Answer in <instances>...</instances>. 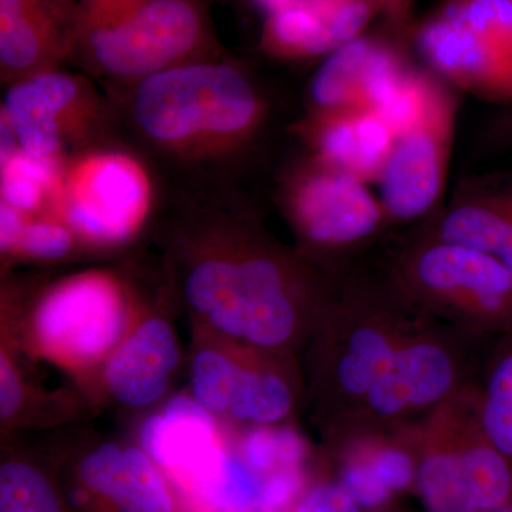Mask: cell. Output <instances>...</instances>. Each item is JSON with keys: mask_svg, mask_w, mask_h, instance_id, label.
I'll return each mask as SVG.
<instances>
[{"mask_svg": "<svg viewBox=\"0 0 512 512\" xmlns=\"http://www.w3.org/2000/svg\"><path fill=\"white\" fill-rule=\"evenodd\" d=\"M376 473L393 491L406 490L417 477V467L412 457L399 448L384 447L367 454Z\"/></svg>", "mask_w": 512, "mask_h": 512, "instance_id": "cell-31", "label": "cell"}, {"mask_svg": "<svg viewBox=\"0 0 512 512\" xmlns=\"http://www.w3.org/2000/svg\"><path fill=\"white\" fill-rule=\"evenodd\" d=\"M141 444L148 456L173 471L188 490L201 483L225 454L215 439L210 413L185 397H177L163 414L144 424Z\"/></svg>", "mask_w": 512, "mask_h": 512, "instance_id": "cell-12", "label": "cell"}, {"mask_svg": "<svg viewBox=\"0 0 512 512\" xmlns=\"http://www.w3.org/2000/svg\"><path fill=\"white\" fill-rule=\"evenodd\" d=\"M237 365L217 350H201L192 360L194 400L208 413H228L229 392Z\"/></svg>", "mask_w": 512, "mask_h": 512, "instance_id": "cell-26", "label": "cell"}, {"mask_svg": "<svg viewBox=\"0 0 512 512\" xmlns=\"http://www.w3.org/2000/svg\"><path fill=\"white\" fill-rule=\"evenodd\" d=\"M259 2H261V5H262V6H265V5H266V2H268V0H259Z\"/></svg>", "mask_w": 512, "mask_h": 512, "instance_id": "cell-39", "label": "cell"}, {"mask_svg": "<svg viewBox=\"0 0 512 512\" xmlns=\"http://www.w3.org/2000/svg\"><path fill=\"white\" fill-rule=\"evenodd\" d=\"M295 512H360L342 484H323L303 498Z\"/></svg>", "mask_w": 512, "mask_h": 512, "instance_id": "cell-33", "label": "cell"}, {"mask_svg": "<svg viewBox=\"0 0 512 512\" xmlns=\"http://www.w3.org/2000/svg\"><path fill=\"white\" fill-rule=\"evenodd\" d=\"M0 512H62L52 485L25 463L0 468Z\"/></svg>", "mask_w": 512, "mask_h": 512, "instance_id": "cell-24", "label": "cell"}, {"mask_svg": "<svg viewBox=\"0 0 512 512\" xmlns=\"http://www.w3.org/2000/svg\"><path fill=\"white\" fill-rule=\"evenodd\" d=\"M481 430L512 466V349L498 359L491 372L481 409Z\"/></svg>", "mask_w": 512, "mask_h": 512, "instance_id": "cell-23", "label": "cell"}, {"mask_svg": "<svg viewBox=\"0 0 512 512\" xmlns=\"http://www.w3.org/2000/svg\"><path fill=\"white\" fill-rule=\"evenodd\" d=\"M23 228L25 227H23L16 208L3 202L0 207V244H2L3 251H8L19 244Z\"/></svg>", "mask_w": 512, "mask_h": 512, "instance_id": "cell-36", "label": "cell"}, {"mask_svg": "<svg viewBox=\"0 0 512 512\" xmlns=\"http://www.w3.org/2000/svg\"><path fill=\"white\" fill-rule=\"evenodd\" d=\"M397 350L392 336L382 328L363 326L353 332L336 367L343 392L365 399L376 380L389 369Z\"/></svg>", "mask_w": 512, "mask_h": 512, "instance_id": "cell-20", "label": "cell"}, {"mask_svg": "<svg viewBox=\"0 0 512 512\" xmlns=\"http://www.w3.org/2000/svg\"><path fill=\"white\" fill-rule=\"evenodd\" d=\"M412 69L392 43L363 35L326 56L313 76L312 100L319 110H376Z\"/></svg>", "mask_w": 512, "mask_h": 512, "instance_id": "cell-8", "label": "cell"}, {"mask_svg": "<svg viewBox=\"0 0 512 512\" xmlns=\"http://www.w3.org/2000/svg\"><path fill=\"white\" fill-rule=\"evenodd\" d=\"M40 53L37 26L20 12L0 16V59L10 69H25Z\"/></svg>", "mask_w": 512, "mask_h": 512, "instance_id": "cell-28", "label": "cell"}, {"mask_svg": "<svg viewBox=\"0 0 512 512\" xmlns=\"http://www.w3.org/2000/svg\"><path fill=\"white\" fill-rule=\"evenodd\" d=\"M439 9L476 32L504 103H512V0H444Z\"/></svg>", "mask_w": 512, "mask_h": 512, "instance_id": "cell-19", "label": "cell"}, {"mask_svg": "<svg viewBox=\"0 0 512 512\" xmlns=\"http://www.w3.org/2000/svg\"><path fill=\"white\" fill-rule=\"evenodd\" d=\"M200 36V18L185 0H148L90 37L93 55L107 72L141 76L161 72L185 55Z\"/></svg>", "mask_w": 512, "mask_h": 512, "instance_id": "cell-4", "label": "cell"}, {"mask_svg": "<svg viewBox=\"0 0 512 512\" xmlns=\"http://www.w3.org/2000/svg\"><path fill=\"white\" fill-rule=\"evenodd\" d=\"M292 397L281 377L266 372L235 370L228 413L235 419L272 424L291 410Z\"/></svg>", "mask_w": 512, "mask_h": 512, "instance_id": "cell-22", "label": "cell"}, {"mask_svg": "<svg viewBox=\"0 0 512 512\" xmlns=\"http://www.w3.org/2000/svg\"><path fill=\"white\" fill-rule=\"evenodd\" d=\"M303 456L301 439L288 430H256L244 444V460L259 474L299 468Z\"/></svg>", "mask_w": 512, "mask_h": 512, "instance_id": "cell-27", "label": "cell"}, {"mask_svg": "<svg viewBox=\"0 0 512 512\" xmlns=\"http://www.w3.org/2000/svg\"><path fill=\"white\" fill-rule=\"evenodd\" d=\"M2 168L3 198L16 210L35 208L53 181V167L47 158L13 153L2 161Z\"/></svg>", "mask_w": 512, "mask_h": 512, "instance_id": "cell-25", "label": "cell"}, {"mask_svg": "<svg viewBox=\"0 0 512 512\" xmlns=\"http://www.w3.org/2000/svg\"><path fill=\"white\" fill-rule=\"evenodd\" d=\"M80 478L120 512H171L170 493L146 451L104 444L83 458Z\"/></svg>", "mask_w": 512, "mask_h": 512, "instance_id": "cell-16", "label": "cell"}, {"mask_svg": "<svg viewBox=\"0 0 512 512\" xmlns=\"http://www.w3.org/2000/svg\"><path fill=\"white\" fill-rule=\"evenodd\" d=\"M340 484L348 491L353 501L365 510H376V508L383 507L393 493L376 473L367 454L349 460L343 470Z\"/></svg>", "mask_w": 512, "mask_h": 512, "instance_id": "cell-29", "label": "cell"}, {"mask_svg": "<svg viewBox=\"0 0 512 512\" xmlns=\"http://www.w3.org/2000/svg\"><path fill=\"white\" fill-rule=\"evenodd\" d=\"M146 200V183L137 167L126 158H100L87 168L70 204L69 220L93 238H126Z\"/></svg>", "mask_w": 512, "mask_h": 512, "instance_id": "cell-10", "label": "cell"}, {"mask_svg": "<svg viewBox=\"0 0 512 512\" xmlns=\"http://www.w3.org/2000/svg\"><path fill=\"white\" fill-rule=\"evenodd\" d=\"M76 96V84L62 73H46L6 94L3 116L12 124L26 154L46 158L59 148L56 116Z\"/></svg>", "mask_w": 512, "mask_h": 512, "instance_id": "cell-18", "label": "cell"}, {"mask_svg": "<svg viewBox=\"0 0 512 512\" xmlns=\"http://www.w3.org/2000/svg\"><path fill=\"white\" fill-rule=\"evenodd\" d=\"M494 512H512V505H510V507L501 508V510Z\"/></svg>", "mask_w": 512, "mask_h": 512, "instance_id": "cell-38", "label": "cell"}, {"mask_svg": "<svg viewBox=\"0 0 512 512\" xmlns=\"http://www.w3.org/2000/svg\"><path fill=\"white\" fill-rule=\"evenodd\" d=\"M457 111L453 87L430 72L423 109L406 130L394 136L377 183L389 217L416 220L439 202L450 170Z\"/></svg>", "mask_w": 512, "mask_h": 512, "instance_id": "cell-3", "label": "cell"}, {"mask_svg": "<svg viewBox=\"0 0 512 512\" xmlns=\"http://www.w3.org/2000/svg\"><path fill=\"white\" fill-rule=\"evenodd\" d=\"M437 241L477 249L512 272V173L467 180L440 222Z\"/></svg>", "mask_w": 512, "mask_h": 512, "instance_id": "cell-11", "label": "cell"}, {"mask_svg": "<svg viewBox=\"0 0 512 512\" xmlns=\"http://www.w3.org/2000/svg\"><path fill=\"white\" fill-rule=\"evenodd\" d=\"M380 16L386 19L397 35H412L416 0H379Z\"/></svg>", "mask_w": 512, "mask_h": 512, "instance_id": "cell-35", "label": "cell"}, {"mask_svg": "<svg viewBox=\"0 0 512 512\" xmlns=\"http://www.w3.org/2000/svg\"><path fill=\"white\" fill-rule=\"evenodd\" d=\"M412 274L441 302L488 322H512V272L491 255L437 241L414 259Z\"/></svg>", "mask_w": 512, "mask_h": 512, "instance_id": "cell-6", "label": "cell"}, {"mask_svg": "<svg viewBox=\"0 0 512 512\" xmlns=\"http://www.w3.org/2000/svg\"><path fill=\"white\" fill-rule=\"evenodd\" d=\"M264 478L241 458L225 456L191 493L212 512H261Z\"/></svg>", "mask_w": 512, "mask_h": 512, "instance_id": "cell-21", "label": "cell"}, {"mask_svg": "<svg viewBox=\"0 0 512 512\" xmlns=\"http://www.w3.org/2000/svg\"><path fill=\"white\" fill-rule=\"evenodd\" d=\"M134 113L148 136L174 141L200 131L241 133L258 119L259 101L238 70L197 64L150 74L138 89Z\"/></svg>", "mask_w": 512, "mask_h": 512, "instance_id": "cell-1", "label": "cell"}, {"mask_svg": "<svg viewBox=\"0 0 512 512\" xmlns=\"http://www.w3.org/2000/svg\"><path fill=\"white\" fill-rule=\"evenodd\" d=\"M22 399V389L15 369L10 365L8 357L0 356V416L8 419L18 410Z\"/></svg>", "mask_w": 512, "mask_h": 512, "instance_id": "cell-34", "label": "cell"}, {"mask_svg": "<svg viewBox=\"0 0 512 512\" xmlns=\"http://www.w3.org/2000/svg\"><path fill=\"white\" fill-rule=\"evenodd\" d=\"M319 163L379 183L392 151V128L372 109L320 110L312 133Z\"/></svg>", "mask_w": 512, "mask_h": 512, "instance_id": "cell-13", "label": "cell"}, {"mask_svg": "<svg viewBox=\"0 0 512 512\" xmlns=\"http://www.w3.org/2000/svg\"><path fill=\"white\" fill-rule=\"evenodd\" d=\"M376 18L373 0H313L269 12L265 39L285 56H329L365 35Z\"/></svg>", "mask_w": 512, "mask_h": 512, "instance_id": "cell-9", "label": "cell"}, {"mask_svg": "<svg viewBox=\"0 0 512 512\" xmlns=\"http://www.w3.org/2000/svg\"><path fill=\"white\" fill-rule=\"evenodd\" d=\"M417 488L429 512H484L491 481L483 437L458 450H439L417 468Z\"/></svg>", "mask_w": 512, "mask_h": 512, "instance_id": "cell-17", "label": "cell"}, {"mask_svg": "<svg viewBox=\"0 0 512 512\" xmlns=\"http://www.w3.org/2000/svg\"><path fill=\"white\" fill-rule=\"evenodd\" d=\"M510 124H511V128H512V119H511V121H510Z\"/></svg>", "mask_w": 512, "mask_h": 512, "instance_id": "cell-40", "label": "cell"}, {"mask_svg": "<svg viewBox=\"0 0 512 512\" xmlns=\"http://www.w3.org/2000/svg\"><path fill=\"white\" fill-rule=\"evenodd\" d=\"M309 2H313V0H268L264 8L268 9V12H272V10L284 8V6L301 5V3Z\"/></svg>", "mask_w": 512, "mask_h": 512, "instance_id": "cell-37", "label": "cell"}, {"mask_svg": "<svg viewBox=\"0 0 512 512\" xmlns=\"http://www.w3.org/2000/svg\"><path fill=\"white\" fill-rule=\"evenodd\" d=\"M20 248L37 258H60L72 247V237L59 225L40 224L23 228L19 239Z\"/></svg>", "mask_w": 512, "mask_h": 512, "instance_id": "cell-30", "label": "cell"}, {"mask_svg": "<svg viewBox=\"0 0 512 512\" xmlns=\"http://www.w3.org/2000/svg\"><path fill=\"white\" fill-rule=\"evenodd\" d=\"M185 292L215 329L259 348L282 345L295 329L284 276L269 259L204 262L188 276Z\"/></svg>", "mask_w": 512, "mask_h": 512, "instance_id": "cell-2", "label": "cell"}, {"mask_svg": "<svg viewBox=\"0 0 512 512\" xmlns=\"http://www.w3.org/2000/svg\"><path fill=\"white\" fill-rule=\"evenodd\" d=\"M302 488V474L299 468L278 470L264 480L261 512L281 510L291 503Z\"/></svg>", "mask_w": 512, "mask_h": 512, "instance_id": "cell-32", "label": "cell"}, {"mask_svg": "<svg viewBox=\"0 0 512 512\" xmlns=\"http://www.w3.org/2000/svg\"><path fill=\"white\" fill-rule=\"evenodd\" d=\"M177 363L174 330L163 319H148L113 353L104 376L116 400L144 407L163 396Z\"/></svg>", "mask_w": 512, "mask_h": 512, "instance_id": "cell-14", "label": "cell"}, {"mask_svg": "<svg viewBox=\"0 0 512 512\" xmlns=\"http://www.w3.org/2000/svg\"><path fill=\"white\" fill-rule=\"evenodd\" d=\"M367 185L322 163L299 178L291 205L303 234L330 247L353 244L372 235L386 212Z\"/></svg>", "mask_w": 512, "mask_h": 512, "instance_id": "cell-7", "label": "cell"}, {"mask_svg": "<svg viewBox=\"0 0 512 512\" xmlns=\"http://www.w3.org/2000/svg\"><path fill=\"white\" fill-rule=\"evenodd\" d=\"M453 382L454 366L446 350L430 342L412 343L397 350L365 399L377 416L393 417L437 402Z\"/></svg>", "mask_w": 512, "mask_h": 512, "instance_id": "cell-15", "label": "cell"}, {"mask_svg": "<svg viewBox=\"0 0 512 512\" xmlns=\"http://www.w3.org/2000/svg\"><path fill=\"white\" fill-rule=\"evenodd\" d=\"M124 322L116 288L106 279L83 276L47 296L37 312L36 330L47 349L84 362L113 348Z\"/></svg>", "mask_w": 512, "mask_h": 512, "instance_id": "cell-5", "label": "cell"}]
</instances>
